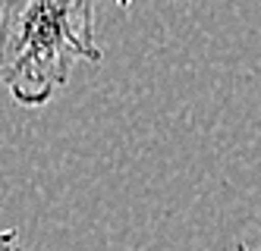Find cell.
<instances>
[{"instance_id": "cell-4", "label": "cell", "mask_w": 261, "mask_h": 251, "mask_svg": "<svg viewBox=\"0 0 261 251\" xmlns=\"http://www.w3.org/2000/svg\"><path fill=\"white\" fill-rule=\"evenodd\" d=\"M239 251H252V248H246V245H239ZM255 251H261V248H255Z\"/></svg>"}, {"instance_id": "cell-2", "label": "cell", "mask_w": 261, "mask_h": 251, "mask_svg": "<svg viewBox=\"0 0 261 251\" xmlns=\"http://www.w3.org/2000/svg\"><path fill=\"white\" fill-rule=\"evenodd\" d=\"M0 251H25L16 229H4V233H0Z\"/></svg>"}, {"instance_id": "cell-1", "label": "cell", "mask_w": 261, "mask_h": 251, "mask_svg": "<svg viewBox=\"0 0 261 251\" xmlns=\"http://www.w3.org/2000/svg\"><path fill=\"white\" fill-rule=\"evenodd\" d=\"M95 0H4L0 88L22 107H44L79 60L101 63Z\"/></svg>"}, {"instance_id": "cell-3", "label": "cell", "mask_w": 261, "mask_h": 251, "mask_svg": "<svg viewBox=\"0 0 261 251\" xmlns=\"http://www.w3.org/2000/svg\"><path fill=\"white\" fill-rule=\"evenodd\" d=\"M114 4H117V7H129V4H133V0H114Z\"/></svg>"}]
</instances>
